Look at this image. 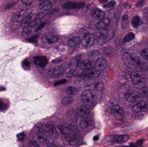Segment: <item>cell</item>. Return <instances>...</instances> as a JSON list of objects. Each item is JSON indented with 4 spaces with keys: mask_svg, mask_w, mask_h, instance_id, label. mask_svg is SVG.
Wrapping results in <instances>:
<instances>
[{
    "mask_svg": "<svg viewBox=\"0 0 148 147\" xmlns=\"http://www.w3.org/2000/svg\"><path fill=\"white\" fill-rule=\"evenodd\" d=\"M134 113L133 116H134V118H136V119H140L144 116L143 112H134Z\"/></svg>",
    "mask_w": 148,
    "mask_h": 147,
    "instance_id": "obj_43",
    "label": "cell"
},
{
    "mask_svg": "<svg viewBox=\"0 0 148 147\" xmlns=\"http://www.w3.org/2000/svg\"><path fill=\"white\" fill-rule=\"evenodd\" d=\"M46 24V23H41V24H39L38 27H37L36 28V32H38V31H40V30L42 29L44 27H45V25Z\"/></svg>",
    "mask_w": 148,
    "mask_h": 147,
    "instance_id": "obj_46",
    "label": "cell"
},
{
    "mask_svg": "<svg viewBox=\"0 0 148 147\" xmlns=\"http://www.w3.org/2000/svg\"><path fill=\"white\" fill-rule=\"evenodd\" d=\"M108 65L107 61L104 57L98 58L94 65L95 69L101 71L106 69Z\"/></svg>",
    "mask_w": 148,
    "mask_h": 147,
    "instance_id": "obj_15",
    "label": "cell"
},
{
    "mask_svg": "<svg viewBox=\"0 0 148 147\" xmlns=\"http://www.w3.org/2000/svg\"><path fill=\"white\" fill-rule=\"evenodd\" d=\"M132 109L134 112H146L148 110V103L145 101H140L135 105Z\"/></svg>",
    "mask_w": 148,
    "mask_h": 147,
    "instance_id": "obj_12",
    "label": "cell"
},
{
    "mask_svg": "<svg viewBox=\"0 0 148 147\" xmlns=\"http://www.w3.org/2000/svg\"><path fill=\"white\" fill-rule=\"evenodd\" d=\"M96 95L92 90L87 89L85 90L81 95V99L85 102H91L95 99Z\"/></svg>",
    "mask_w": 148,
    "mask_h": 147,
    "instance_id": "obj_7",
    "label": "cell"
},
{
    "mask_svg": "<svg viewBox=\"0 0 148 147\" xmlns=\"http://www.w3.org/2000/svg\"><path fill=\"white\" fill-rule=\"evenodd\" d=\"M81 42L80 38L79 37H75L70 39L68 41V45L70 47H75L79 45Z\"/></svg>",
    "mask_w": 148,
    "mask_h": 147,
    "instance_id": "obj_25",
    "label": "cell"
},
{
    "mask_svg": "<svg viewBox=\"0 0 148 147\" xmlns=\"http://www.w3.org/2000/svg\"><path fill=\"white\" fill-rule=\"evenodd\" d=\"M131 5L130 4H127L126 6V9H129V8H131Z\"/></svg>",
    "mask_w": 148,
    "mask_h": 147,
    "instance_id": "obj_54",
    "label": "cell"
},
{
    "mask_svg": "<svg viewBox=\"0 0 148 147\" xmlns=\"http://www.w3.org/2000/svg\"><path fill=\"white\" fill-rule=\"evenodd\" d=\"M69 116L71 120H72V121L75 122L78 119L77 116L79 115H78V113L76 114V113L75 112H71L70 113H69Z\"/></svg>",
    "mask_w": 148,
    "mask_h": 147,
    "instance_id": "obj_37",
    "label": "cell"
},
{
    "mask_svg": "<svg viewBox=\"0 0 148 147\" xmlns=\"http://www.w3.org/2000/svg\"><path fill=\"white\" fill-rule=\"evenodd\" d=\"M58 129L61 133L65 136L75 134L76 130L74 126L70 124H62L58 126Z\"/></svg>",
    "mask_w": 148,
    "mask_h": 147,
    "instance_id": "obj_6",
    "label": "cell"
},
{
    "mask_svg": "<svg viewBox=\"0 0 148 147\" xmlns=\"http://www.w3.org/2000/svg\"><path fill=\"white\" fill-rule=\"evenodd\" d=\"M99 139L98 136H95L93 138V140L94 141H97Z\"/></svg>",
    "mask_w": 148,
    "mask_h": 147,
    "instance_id": "obj_53",
    "label": "cell"
},
{
    "mask_svg": "<svg viewBox=\"0 0 148 147\" xmlns=\"http://www.w3.org/2000/svg\"><path fill=\"white\" fill-rule=\"evenodd\" d=\"M122 59L125 65L128 68L137 71L148 70V63L134 53L126 52L122 55Z\"/></svg>",
    "mask_w": 148,
    "mask_h": 147,
    "instance_id": "obj_1",
    "label": "cell"
},
{
    "mask_svg": "<svg viewBox=\"0 0 148 147\" xmlns=\"http://www.w3.org/2000/svg\"><path fill=\"white\" fill-rule=\"evenodd\" d=\"M110 20L108 18H104L96 24V27L99 30L105 29L110 25Z\"/></svg>",
    "mask_w": 148,
    "mask_h": 147,
    "instance_id": "obj_18",
    "label": "cell"
},
{
    "mask_svg": "<svg viewBox=\"0 0 148 147\" xmlns=\"http://www.w3.org/2000/svg\"><path fill=\"white\" fill-rule=\"evenodd\" d=\"M116 5V2L114 0H112L111 1H110L108 4L104 5L103 7L105 8H111L114 6Z\"/></svg>",
    "mask_w": 148,
    "mask_h": 147,
    "instance_id": "obj_40",
    "label": "cell"
},
{
    "mask_svg": "<svg viewBox=\"0 0 148 147\" xmlns=\"http://www.w3.org/2000/svg\"><path fill=\"white\" fill-rule=\"evenodd\" d=\"M102 31L99 33L98 36V41L101 44L109 41L112 39L114 36V32L110 29H102Z\"/></svg>",
    "mask_w": 148,
    "mask_h": 147,
    "instance_id": "obj_4",
    "label": "cell"
},
{
    "mask_svg": "<svg viewBox=\"0 0 148 147\" xmlns=\"http://www.w3.org/2000/svg\"><path fill=\"white\" fill-rule=\"evenodd\" d=\"M45 40L47 43L52 44L57 42L59 38L57 36L48 35L45 38Z\"/></svg>",
    "mask_w": 148,
    "mask_h": 147,
    "instance_id": "obj_29",
    "label": "cell"
},
{
    "mask_svg": "<svg viewBox=\"0 0 148 147\" xmlns=\"http://www.w3.org/2000/svg\"><path fill=\"white\" fill-rule=\"evenodd\" d=\"M101 72L98 70L89 69L84 71L82 73V75L85 77L88 78H96L100 76Z\"/></svg>",
    "mask_w": 148,
    "mask_h": 147,
    "instance_id": "obj_16",
    "label": "cell"
},
{
    "mask_svg": "<svg viewBox=\"0 0 148 147\" xmlns=\"http://www.w3.org/2000/svg\"><path fill=\"white\" fill-rule=\"evenodd\" d=\"M35 65L39 67L43 68L45 67L48 63L47 58L46 57L42 56H37L34 58Z\"/></svg>",
    "mask_w": 148,
    "mask_h": 147,
    "instance_id": "obj_14",
    "label": "cell"
},
{
    "mask_svg": "<svg viewBox=\"0 0 148 147\" xmlns=\"http://www.w3.org/2000/svg\"><path fill=\"white\" fill-rule=\"evenodd\" d=\"M67 82V80L65 79H61V80H59V81H57V82L54 84V86H57L58 85H62L63 84Z\"/></svg>",
    "mask_w": 148,
    "mask_h": 147,
    "instance_id": "obj_44",
    "label": "cell"
},
{
    "mask_svg": "<svg viewBox=\"0 0 148 147\" xmlns=\"http://www.w3.org/2000/svg\"><path fill=\"white\" fill-rule=\"evenodd\" d=\"M129 17L127 15H123L122 17L121 26L122 29H125L129 25Z\"/></svg>",
    "mask_w": 148,
    "mask_h": 147,
    "instance_id": "obj_28",
    "label": "cell"
},
{
    "mask_svg": "<svg viewBox=\"0 0 148 147\" xmlns=\"http://www.w3.org/2000/svg\"><path fill=\"white\" fill-rule=\"evenodd\" d=\"M141 55L143 58L148 61V49L146 48L143 49L141 52Z\"/></svg>",
    "mask_w": 148,
    "mask_h": 147,
    "instance_id": "obj_36",
    "label": "cell"
},
{
    "mask_svg": "<svg viewBox=\"0 0 148 147\" xmlns=\"http://www.w3.org/2000/svg\"><path fill=\"white\" fill-rule=\"evenodd\" d=\"M39 131L45 136L57 138L59 133L55 126L50 123H44L39 126Z\"/></svg>",
    "mask_w": 148,
    "mask_h": 147,
    "instance_id": "obj_2",
    "label": "cell"
},
{
    "mask_svg": "<svg viewBox=\"0 0 148 147\" xmlns=\"http://www.w3.org/2000/svg\"><path fill=\"white\" fill-rule=\"evenodd\" d=\"M75 74H76V73H75V70L71 69L69 71L66 73V76L67 77H72L74 76Z\"/></svg>",
    "mask_w": 148,
    "mask_h": 147,
    "instance_id": "obj_42",
    "label": "cell"
},
{
    "mask_svg": "<svg viewBox=\"0 0 148 147\" xmlns=\"http://www.w3.org/2000/svg\"><path fill=\"white\" fill-rule=\"evenodd\" d=\"M38 140L39 142L41 144H46L48 143V141L46 138L41 136L38 137Z\"/></svg>",
    "mask_w": 148,
    "mask_h": 147,
    "instance_id": "obj_39",
    "label": "cell"
},
{
    "mask_svg": "<svg viewBox=\"0 0 148 147\" xmlns=\"http://www.w3.org/2000/svg\"><path fill=\"white\" fill-rule=\"evenodd\" d=\"M123 76L126 79H127V80H129L130 79H131V74H129V73L128 72L126 71L124 72L123 73Z\"/></svg>",
    "mask_w": 148,
    "mask_h": 147,
    "instance_id": "obj_47",
    "label": "cell"
},
{
    "mask_svg": "<svg viewBox=\"0 0 148 147\" xmlns=\"http://www.w3.org/2000/svg\"><path fill=\"white\" fill-rule=\"evenodd\" d=\"M37 17V14L31 13L23 19L22 21L20 23V25L23 28L29 27L30 24L33 22Z\"/></svg>",
    "mask_w": 148,
    "mask_h": 147,
    "instance_id": "obj_11",
    "label": "cell"
},
{
    "mask_svg": "<svg viewBox=\"0 0 148 147\" xmlns=\"http://www.w3.org/2000/svg\"><path fill=\"white\" fill-rule=\"evenodd\" d=\"M85 6V3L82 2H69L65 3L63 5V7L65 9H79L83 8Z\"/></svg>",
    "mask_w": 148,
    "mask_h": 147,
    "instance_id": "obj_17",
    "label": "cell"
},
{
    "mask_svg": "<svg viewBox=\"0 0 148 147\" xmlns=\"http://www.w3.org/2000/svg\"><path fill=\"white\" fill-rule=\"evenodd\" d=\"M129 139V136L127 135H110L106 138L107 141L114 142H124Z\"/></svg>",
    "mask_w": 148,
    "mask_h": 147,
    "instance_id": "obj_8",
    "label": "cell"
},
{
    "mask_svg": "<svg viewBox=\"0 0 148 147\" xmlns=\"http://www.w3.org/2000/svg\"><path fill=\"white\" fill-rule=\"evenodd\" d=\"M93 66V63L89 59H85L82 61L80 65V67L82 70H86L91 69Z\"/></svg>",
    "mask_w": 148,
    "mask_h": 147,
    "instance_id": "obj_23",
    "label": "cell"
},
{
    "mask_svg": "<svg viewBox=\"0 0 148 147\" xmlns=\"http://www.w3.org/2000/svg\"><path fill=\"white\" fill-rule=\"evenodd\" d=\"M64 73V70L62 67L58 66L52 67L49 69L48 73L49 76L52 77H58L61 76Z\"/></svg>",
    "mask_w": 148,
    "mask_h": 147,
    "instance_id": "obj_13",
    "label": "cell"
},
{
    "mask_svg": "<svg viewBox=\"0 0 148 147\" xmlns=\"http://www.w3.org/2000/svg\"><path fill=\"white\" fill-rule=\"evenodd\" d=\"M34 0H22V3L24 5H28L33 3Z\"/></svg>",
    "mask_w": 148,
    "mask_h": 147,
    "instance_id": "obj_45",
    "label": "cell"
},
{
    "mask_svg": "<svg viewBox=\"0 0 148 147\" xmlns=\"http://www.w3.org/2000/svg\"><path fill=\"white\" fill-rule=\"evenodd\" d=\"M94 39L93 34L90 33H86L84 35L81 43L84 47L89 48L94 43Z\"/></svg>",
    "mask_w": 148,
    "mask_h": 147,
    "instance_id": "obj_10",
    "label": "cell"
},
{
    "mask_svg": "<svg viewBox=\"0 0 148 147\" xmlns=\"http://www.w3.org/2000/svg\"><path fill=\"white\" fill-rule=\"evenodd\" d=\"M52 4L48 0L43 1L40 4V9L42 11H46L50 10L52 7Z\"/></svg>",
    "mask_w": 148,
    "mask_h": 147,
    "instance_id": "obj_22",
    "label": "cell"
},
{
    "mask_svg": "<svg viewBox=\"0 0 148 147\" xmlns=\"http://www.w3.org/2000/svg\"><path fill=\"white\" fill-rule=\"evenodd\" d=\"M7 105L2 100H0V111H4L7 108Z\"/></svg>",
    "mask_w": 148,
    "mask_h": 147,
    "instance_id": "obj_38",
    "label": "cell"
},
{
    "mask_svg": "<svg viewBox=\"0 0 148 147\" xmlns=\"http://www.w3.org/2000/svg\"><path fill=\"white\" fill-rule=\"evenodd\" d=\"M23 19L19 13L17 14H15L13 16L12 20L14 22H21L23 20Z\"/></svg>",
    "mask_w": 148,
    "mask_h": 147,
    "instance_id": "obj_34",
    "label": "cell"
},
{
    "mask_svg": "<svg viewBox=\"0 0 148 147\" xmlns=\"http://www.w3.org/2000/svg\"><path fill=\"white\" fill-rule=\"evenodd\" d=\"M139 22H140L139 17L137 15L134 16L132 21V26L134 28H136L138 27Z\"/></svg>",
    "mask_w": 148,
    "mask_h": 147,
    "instance_id": "obj_32",
    "label": "cell"
},
{
    "mask_svg": "<svg viewBox=\"0 0 148 147\" xmlns=\"http://www.w3.org/2000/svg\"><path fill=\"white\" fill-rule=\"evenodd\" d=\"M37 39V36H34V37H32V38L29 39H28V41H29L30 42H31V43H36Z\"/></svg>",
    "mask_w": 148,
    "mask_h": 147,
    "instance_id": "obj_48",
    "label": "cell"
},
{
    "mask_svg": "<svg viewBox=\"0 0 148 147\" xmlns=\"http://www.w3.org/2000/svg\"><path fill=\"white\" fill-rule=\"evenodd\" d=\"M112 111L116 120H122L124 118V111L119 105L113 106L112 108Z\"/></svg>",
    "mask_w": 148,
    "mask_h": 147,
    "instance_id": "obj_9",
    "label": "cell"
},
{
    "mask_svg": "<svg viewBox=\"0 0 148 147\" xmlns=\"http://www.w3.org/2000/svg\"><path fill=\"white\" fill-rule=\"evenodd\" d=\"M91 121L90 120V118H89V117L83 118L80 122V126L82 129H85L89 127L91 125Z\"/></svg>",
    "mask_w": 148,
    "mask_h": 147,
    "instance_id": "obj_27",
    "label": "cell"
},
{
    "mask_svg": "<svg viewBox=\"0 0 148 147\" xmlns=\"http://www.w3.org/2000/svg\"><path fill=\"white\" fill-rule=\"evenodd\" d=\"M135 34L133 33H130L125 36L123 39V41L126 43L133 40L135 38Z\"/></svg>",
    "mask_w": 148,
    "mask_h": 147,
    "instance_id": "obj_33",
    "label": "cell"
},
{
    "mask_svg": "<svg viewBox=\"0 0 148 147\" xmlns=\"http://www.w3.org/2000/svg\"><path fill=\"white\" fill-rule=\"evenodd\" d=\"M66 137V139L69 145H75L79 143V138L76 134H72Z\"/></svg>",
    "mask_w": 148,
    "mask_h": 147,
    "instance_id": "obj_21",
    "label": "cell"
},
{
    "mask_svg": "<svg viewBox=\"0 0 148 147\" xmlns=\"http://www.w3.org/2000/svg\"><path fill=\"white\" fill-rule=\"evenodd\" d=\"M23 67L24 69L28 70L30 67V64L27 60H25L23 62Z\"/></svg>",
    "mask_w": 148,
    "mask_h": 147,
    "instance_id": "obj_41",
    "label": "cell"
},
{
    "mask_svg": "<svg viewBox=\"0 0 148 147\" xmlns=\"http://www.w3.org/2000/svg\"><path fill=\"white\" fill-rule=\"evenodd\" d=\"M141 97V94L134 89L127 90L125 94V98L126 100L131 103L137 101Z\"/></svg>",
    "mask_w": 148,
    "mask_h": 147,
    "instance_id": "obj_5",
    "label": "cell"
},
{
    "mask_svg": "<svg viewBox=\"0 0 148 147\" xmlns=\"http://www.w3.org/2000/svg\"><path fill=\"white\" fill-rule=\"evenodd\" d=\"M74 101V98L71 96H66L63 98L62 100V103L64 106H67L70 104Z\"/></svg>",
    "mask_w": 148,
    "mask_h": 147,
    "instance_id": "obj_30",
    "label": "cell"
},
{
    "mask_svg": "<svg viewBox=\"0 0 148 147\" xmlns=\"http://www.w3.org/2000/svg\"><path fill=\"white\" fill-rule=\"evenodd\" d=\"M92 17L97 19H102L105 17V13L102 10L98 8H95L91 12Z\"/></svg>",
    "mask_w": 148,
    "mask_h": 147,
    "instance_id": "obj_19",
    "label": "cell"
},
{
    "mask_svg": "<svg viewBox=\"0 0 148 147\" xmlns=\"http://www.w3.org/2000/svg\"><path fill=\"white\" fill-rule=\"evenodd\" d=\"M81 61V57L79 56H76L74 57L71 61L69 67L72 70H75L78 67Z\"/></svg>",
    "mask_w": 148,
    "mask_h": 147,
    "instance_id": "obj_24",
    "label": "cell"
},
{
    "mask_svg": "<svg viewBox=\"0 0 148 147\" xmlns=\"http://www.w3.org/2000/svg\"><path fill=\"white\" fill-rule=\"evenodd\" d=\"M108 0H98L99 2H100L101 4H104L106 3Z\"/></svg>",
    "mask_w": 148,
    "mask_h": 147,
    "instance_id": "obj_51",
    "label": "cell"
},
{
    "mask_svg": "<svg viewBox=\"0 0 148 147\" xmlns=\"http://www.w3.org/2000/svg\"><path fill=\"white\" fill-rule=\"evenodd\" d=\"M66 93L69 95H75L78 93V89L76 88L73 86H69L66 88Z\"/></svg>",
    "mask_w": 148,
    "mask_h": 147,
    "instance_id": "obj_31",
    "label": "cell"
},
{
    "mask_svg": "<svg viewBox=\"0 0 148 147\" xmlns=\"http://www.w3.org/2000/svg\"><path fill=\"white\" fill-rule=\"evenodd\" d=\"M14 3H11V4H9V5H8L6 7V9H7L8 8H10V7H12L13 6V5H14Z\"/></svg>",
    "mask_w": 148,
    "mask_h": 147,
    "instance_id": "obj_50",
    "label": "cell"
},
{
    "mask_svg": "<svg viewBox=\"0 0 148 147\" xmlns=\"http://www.w3.org/2000/svg\"><path fill=\"white\" fill-rule=\"evenodd\" d=\"M104 84L102 82H99L95 84V89L99 91H102L104 89Z\"/></svg>",
    "mask_w": 148,
    "mask_h": 147,
    "instance_id": "obj_35",
    "label": "cell"
},
{
    "mask_svg": "<svg viewBox=\"0 0 148 147\" xmlns=\"http://www.w3.org/2000/svg\"><path fill=\"white\" fill-rule=\"evenodd\" d=\"M48 1H50V2H51V3L53 4V3L57 2L58 0H48Z\"/></svg>",
    "mask_w": 148,
    "mask_h": 147,
    "instance_id": "obj_52",
    "label": "cell"
},
{
    "mask_svg": "<svg viewBox=\"0 0 148 147\" xmlns=\"http://www.w3.org/2000/svg\"><path fill=\"white\" fill-rule=\"evenodd\" d=\"M19 136L18 137L19 140H20V141H22L24 139V133H20V134L19 135Z\"/></svg>",
    "mask_w": 148,
    "mask_h": 147,
    "instance_id": "obj_49",
    "label": "cell"
},
{
    "mask_svg": "<svg viewBox=\"0 0 148 147\" xmlns=\"http://www.w3.org/2000/svg\"><path fill=\"white\" fill-rule=\"evenodd\" d=\"M34 34V31L31 27H27L24 28L22 31V36L24 38H29Z\"/></svg>",
    "mask_w": 148,
    "mask_h": 147,
    "instance_id": "obj_26",
    "label": "cell"
},
{
    "mask_svg": "<svg viewBox=\"0 0 148 147\" xmlns=\"http://www.w3.org/2000/svg\"><path fill=\"white\" fill-rule=\"evenodd\" d=\"M77 113L78 115L81 118H87L90 116L91 114V111L87 107L83 106L78 109Z\"/></svg>",
    "mask_w": 148,
    "mask_h": 147,
    "instance_id": "obj_20",
    "label": "cell"
},
{
    "mask_svg": "<svg viewBox=\"0 0 148 147\" xmlns=\"http://www.w3.org/2000/svg\"><path fill=\"white\" fill-rule=\"evenodd\" d=\"M131 80L137 88H142L144 86L145 79L138 71H135L131 73Z\"/></svg>",
    "mask_w": 148,
    "mask_h": 147,
    "instance_id": "obj_3",
    "label": "cell"
}]
</instances>
